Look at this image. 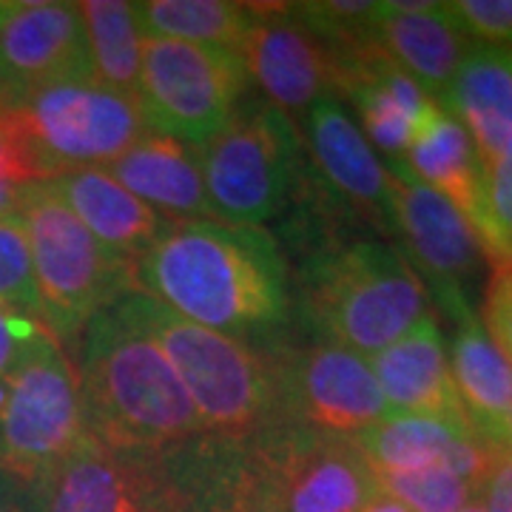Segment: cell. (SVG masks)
Returning a JSON list of instances; mask_svg holds the SVG:
<instances>
[{"label": "cell", "mask_w": 512, "mask_h": 512, "mask_svg": "<svg viewBox=\"0 0 512 512\" xmlns=\"http://www.w3.org/2000/svg\"><path fill=\"white\" fill-rule=\"evenodd\" d=\"M32 512H165L151 453H117L80 441L29 490Z\"/></svg>", "instance_id": "15"}, {"label": "cell", "mask_w": 512, "mask_h": 512, "mask_svg": "<svg viewBox=\"0 0 512 512\" xmlns=\"http://www.w3.org/2000/svg\"><path fill=\"white\" fill-rule=\"evenodd\" d=\"M40 328H43V325L35 322V319L18 316V313L0 308V379H6L9 367L15 365V359H18L20 348H23Z\"/></svg>", "instance_id": "32"}, {"label": "cell", "mask_w": 512, "mask_h": 512, "mask_svg": "<svg viewBox=\"0 0 512 512\" xmlns=\"http://www.w3.org/2000/svg\"><path fill=\"white\" fill-rule=\"evenodd\" d=\"M248 83L239 52L143 37L137 100L151 134L205 146L234 117Z\"/></svg>", "instance_id": "9"}, {"label": "cell", "mask_w": 512, "mask_h": 512, "mask_svg": "<svg viewBox=\"0 0 512 512\" xmlns=\"http://www.w3.org/2000/svg\"><path fill=\"white\" fill-rule=\"evenodd\" d=\"M353 444L362 450L376 473L441 464L473 484L476 493H484L498 461L507 456L487 439H481L467 421L413 413L387 416L365 433L353 436Z\"/></svg>", "instance_id": "16"}, {"label": "cell", "mask_w": 512, "mask_h": 512, "mask_svg": "<svg viewBox=\"0 0 512 512\" xmlns=\"http://www.w3.org/2000/svg\"><path fill=\"white\" fill-rule=\"evenodd\" d=\"M18 214L29 234L40 325L60 348H74L94 313L137 291L131 262L100 245L52 183L26 185Z\"/></svg>", "instance_id": "5"}, {"label": "cell", "mask_w": 512, "mask_h": 512, "mask_svg": "<svg viewBox=\"0 0 512 512\" xmlns=\"http://www.w3.org/2000/svg\"><path fill=\"white\" fill-rule=\"evenodd\" d=\"M365 512H410L404 504H399L396 498H390V495L379 493L370 504L365 507Z\"/></svg>", "instance_id": "36"}, {"label": "cell", "mask_w": 512, "mask_h": 512, "mask_svg": "<svg viewBox=\"0 0 512 512\" xmlns=\"http://www.w3.org/2000/svg\"><path fill=\"white\" fill-rule=\"evenodd\" d=\"M439 106L467 128L481 163L512 154V49L473 43Z\"/></svg>", "instance_id": "24"}, {"label": "cell", "mask_w": 512, "mask_h": 512, "mask_svg": "<svg viewBox=\"0 0 512 512\" xmlns=\"http://www.w3.org/2000/svg\"><path fill=\"white\" fill-rule=\"evenodd\" d=\"M313 174L330 194L362 214L373 228L393 234L390 225V174L367 143L365 131L350 117L339 97H322L305 123Z\"/></svg>", "instance_id": "17"}, {"label": "cell", "mask_w": 512, "mask_h": 512, "mask_svg": "<svg viewBox=\"0 0 512 512\" xmlns=\"http://www.w3.org/2000/svg\"><path fill=\"white\" fill-rule=\"evenodd\" d=\"M80 77H92V66L77 3L0 0V106Z\"/></svg>", "instance_id": "14"}, {"label": "cell", "mask_w": 512, "mask_h": 512, "mask_svg": "<svg viewBox=\"0 0 512 512\" xmlns=\"http://www.w3.org/2000/svg\"><path fill=\"white\" fill-rule=\"evenodd\" d=\"M373 32L387 57L439 103L450 89L473 40L450 18L444 3L393 0L379 3Z\"/></svg>", "instance_id": "18"}, {"label": "cell", "mask_w": 512, "mask_h": 512, "mask_svg": "<svg viewBox=\"0 0 512 512\" xmlns=\"http://www.w3.org/2000/svg\"><path fill=\"white\" fill-rule=\"evenodd\" d=\"M77 345V390L89 439L117 453H157L208 433L128 293L94 313Z\"/></svg>", "instance_id": "2"}, {"label": "cell", "mask_w": 512, "mask_h": 512, "mask_svg": "<svg viewBox=\"0 0 512 512\" xmlns=\"http://www.w3.org/2000/svg\"><path fill=\"white\" fill-rule=\"evenodd\" d=\"M370 370L393 413L467 421L433 311L399 342L370 356Z\"/></svg>", "instance_id": "20"}, {"label": "cell", "mask_w": 512, "mask_h": 512, "mask_svg": "<svg viewBox=\"0 0 512 512\" xmlns=\"http://www.w3.org/2000/svg\"><path fill=\"white\" fill-rule=\"evenodd\" d=\"M376 481L384 495L396 498L410 512H461L478 495L473 484L441 464L376 473Z\"/></svg>", "instance_id": "27"}, {"label": "cell", "mask_w": 512, "mask_h": 512, "mask_svg": "<svg viewBox=\"0 0 512 512\" xmlns=\"http://www.w3.org/2000/svg\"><path fill=\"white\" fill-rule=\"evenodd\" d=\"M390 225L416 259L421 282H427L444 311L470 302L467 285L476 279L484 251L476 231L444 200L424 185L404 160H390Z\"/></svg>", "instance_id": "12"}, {"label": "cell", "mask_w": 512, "mask_h": 512, "mask_svg": "<svg viewBox=\"0 0 512 512\" xmlns=\"http://www.w3.org/2000/svg\"><path fill=\"white\" fill-rule=\"evenodd\" d=\"M302 131L265 100H242L234 117L200 146L202 183L214 220L262 228L291 205L305 171Z\"/></svg>", "instance_id": "7"}, {"label": "cell", "mask_w": 512, "mask_h": 512, "mask_svg": "<svg viewBox=\"0 0 512 512\" xmlns=\"http://www.w3.org/2000/svg\"><path fill=\"white\" fill-rule=\"evenodd\" d=\"M484 330L512 365V265L495 268L484 291Z\"/></svg>", "instance_id": "31"}, {"label": "cell", "mask_w": 512, "mask_h": 512, "mask_svg": "<svg viewBox=\"0 0 512 512\" xmlns=\"http://www.w3.org/2000/svg\"><path fill=\"white\" fill-rule=\"evenodd\" d=\"M0 183L32 185L37 183L32 168L26 163V154L20 148L15 131L0 117Z\"/></svg>", "instance_id": "33"}, {"label": "cell", "mask_w": 512, "mask_h": 512, "mask_svg": "<svg viewBox=\"0 0 512 512\" xmlns=\"http://www.w3.org/2000/svg\"><path fill=\"white\" fill-rule=\"evenodd\" d=\"M106 171L168 222L214 220L202 183L200 148L148 134Z\"/></svg>", "instance_id": "21"}, {"label": "cell", "mask_w": 512, "mask_h": 512, "mask_svg": "<svg viewBox=\"0 0 512 512\" xmlns=\"http://www.w3.org/2000/svg\"><path fill=\"white\" fill-rule=\"evenodd\" d=\"M0 308L40 322L35 265L20 214L0 217Z\"/></svg>", "instance_id": "28"}, {"label": "cell", "mask_w": 512, "mask_h": 512, "mask_svg": "<svg viewBox=\"0 0 512 512\" xmlns=\"http://www.w3.org/2000/svg\"><path fill=\"white\" fill-rule=\"evenodd\" d=\"M276 359L285 424L353 439L393 416L370 362L353 350L313 339L285 345Z\"/></svg>", "instance_id": "10"}, {"label": "cell", "mask_w": 512, "mask_h": 512, "mask_svg": "<svg viewBox=\"0 0 512 512\" xmlns=\"http://www.w3.org/2000/svg\"><path fill=\"white\" fill-rule=\"evenodd\" d=\"M37 183L74 168H103L151 134L134 97L111 92L92 77L60 80L0 106Z\"/></svg>", "instance_id": "6"}, {"label": "cell", "mask_w": 512, "mask_h": 512, "mask_svg": "<svg viewBox=\"0 0 512 512\" xmlns=\"http://www.w3.org/2000/svg\"><path fill=\"white\" fill-rule=\"evenodd\" d=\"M461 512H487V507H484V501H470Z\"/></svg>", "instance_id": "38"}, {"label": "cell", "mask_w": 512, "mask_h": 512, "mask_svg": "<svg viewBox=\"0 0 512 512\" xmlns=\"http://www.w3.org/2000/svg\"><path fill=\"white\" fill-rule=\"evenodd\" d=\"M404 163L421 183L456 205L458 214L476 231L484 256L493 262L495 239L484 202V163L467 128L436 103L416 131Z\"/></svg>", "instance_id": "19"}, {"label": "cell", "mask_w": 512, "mask_h": 512, "mask_svg": "<svg viewBox=\"0 0 512 512\" xmlns=\"http://www.w3.org/2000/svg\"><path fill=\"white\" fill-rule=\"evenodd\" d=\"M248 80L265 103L293 114H308L322 97H339V63L322 37L293 12V3H254V26L239 46Z\"/></svg>", "instance_id": "13"}, {"label": "cell", "mask_w": 512, "mask_h": 512, "mask_svg": "<svg viewBox=\"0 0 512 512\" xmlns=\"http://www.w3.org/2000/svg\"><path fill=\"white\" fill-rule=\"evenodd\" d=\"M484 202L493 228V265H512V154L484 163Z\"/></svg>", "instance_id": "29"}, {"label": "cell", "mask_w": 512, "mask_h": 512, "mask_svg": "<svg viewBox=\"0 0 512 512\" xmlns=\"http://www.w3.org/2000/svg\"><path fill=\"white\" fill-rule=\"evenodd\" d=\"M296 296L313 339L359 356L382 353L430 313L421 276L382 239H342L311 251Z\"/></svg>", "instance_id": "3"}, {"label": "cell", "mask_w": 512, "mask_h": 512, "mask_svg": "<svg viewBox=\"0 0 512 512\" xmlns=\"http://www.w3.org/2000/svg\"><path fill=\"white\" fill-rule=\"evenodd\" d=\"M271 473L274 512H365L382 493L353 439L279 424L254 436Z\"/></svg>", "instance_id": "11"}, {"label": "cell", "mask_w": 512, "mask_h": 512, "mask_svg": "<svg viewBox=\"0 0 512 512\" xmlns=\"http://www.w3.org/2000/svg\"><path fill=\"white\" fill-rule=\"evenodd\" d=\"M77 6H80L83 26H86L92 80L111 92H120L137 100L140 72H143V35L137 29L131 3L126 0H86Z\"/></svg>", "instance_id": "26"}, {"label": "cell", "mask_w": 512, "mask_h": 512, "mask_svg": "<svg viewBox=\"0 0 512 512\" xmlns=\"http://www.w3.org/2000/svg\"><path fill=\"white\" fill-rule=\"evenodd\" d=\"M83 439L74 367L55 336L40 328L3 379L0 470L35 490Z\"/></svg>", "instance_id": "8"}, {"label": "cell", "mask_w": 512, "mask_h": 512, "mask_svg": "<svg viewBox=\"0 0 512 512\" xmlns=\"http://www.w3.org/2000/svg\"><path fill=\"white\" fill-rule=\"evenodd\" d=\"M143 37L220 46L239 52L254 26V3L228 0H143L131 3Z\"/></svg>", "instance_id": "25"}, {"label": "cell", "mask_w": 512, "mask_h": 512, "mask_svg": "<svg viewBox=\"0 0 512 512\" xmlns=\"http://www.w3.org/2000/svg\"><path fill=\"white\" fill-rule=\"evenodd\" d=\"M504 450L512 453V410H510V421H507V433H504Z\"/></svg>", "instance_id": "37"}, {"label": "cell", "mask_w": 512, "mask_h": 512, "mask_svg": "<svg viewBox=\"0 0 512 512\" xmlns=\"http://www.w3.org/2000/svg\"><path fill=\"white\" fill-rule=\"evenodd\" d=\"M131 271L137 291L194 325L262 350L293 342L291 271L265 228L171 222Z\"/></svg>", "instance_id": "1"}, {"label": "cell", "mask_w": 512, "mask_h": 512, "mask_svg": "<svg viewBox=\"0 0 512 512\" xmlns=\"http://www.w3.org/2000/svg\"><path fill=\"white\" fill-rule=\"evenodd\" d=\"M137 319L160 345L208 433L254 439L279 424V350H262L194 325L143 291H128Z\"/></svg>", "instance_id": "4"}, {"label": "cell", "mask_w": 512, "mask_h": 512, "mask_svg": "<svg viewBox=\"0 0 512 512\" xmlns=\"http://www.w3.org/2000/svg\"><path fill=\"white\" fill-rule=\"evenodd\" d=\"M450 316L456 322V336L447 359L458 402L478 436L507 453L504 433L512 410V365L495 348L470 302L453 308Z\"/></svg>", "instance_id": "23"}, {"label": "cell", "mask_w": 512, "mask_h": 512, "mask_svg": "<svg viewBox=\"0 0 512 512\" xmlns=\"http://www.w3.org/2000/svg\"><path fill=\"white\" fill-rule=\"evenodd\" d=\"M0 512H32L29 490L18 484L6 470H0Z\"/></svg>", "instance_id": "35"}, {"label": "cell", "mask_w": 512, "mask_h": 512, "mask_svg": "<svg viewBox=\"0 0 512 512\" xmlns=\"http://www.w3.org/2000/svg\"><path fill=\"white\" fill-rule=\"evenodd\" d=\"M92 237L111 254L137 262L171 222L117 183L106 168H74L49 180Z\"/></svg>", "instance_id": "22"}, {"label": "cell", "mask_w": 512, "mask_h": 512, "mask_svg": "<svg viewBox=\"0 0 512 512\" xmlns=\"http://www.w3.org/2000/svg\"><path fill=\"white\" fill-rule=\"evenodd\" d=\"M484 493H487V504H484L487 512H512V453L498 461Z\"/></svg>", "instance_id": "34"}, {"label": "cell", "mask_w": 512, "mask_h": 512, "mask_svg": "<svg viewBox=\"0 0 512 512\" xmlns=\"http://www.w3.org/2000/svg\"><path fill=\"white\" fill-rule=\"evenodd\" d=\"M444 6L473 43L512 49V0H453Z\"/></svg>", "instance_id": "30"}]
</instances>
